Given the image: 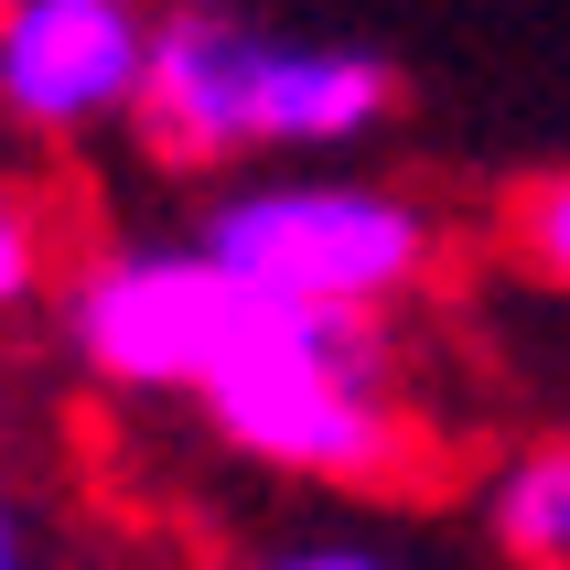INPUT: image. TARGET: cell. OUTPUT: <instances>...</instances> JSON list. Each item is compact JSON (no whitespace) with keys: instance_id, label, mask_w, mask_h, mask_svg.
Segmentation results:
<instances>
[{"instance_id":"3957f363","label":"cell","mask_w":570,"mask_h":570,"mask_svg":"<svg viewBox=\"0 0 570 570\" xmlns=\"http://www.w3.org/2000/svg\"><path fill=\"white\" fill-rule=\"evenodd\" d=\"M194 248L216 258L248 302L291 313H399L442 269L431 205L377 173H281V184H226L194 226Z\"/></svg>"},{"instance_id":"5b68a950","label":"cell","mask_w":570,"mask_h":570,"mask_svg":"<svg viewBox=\"0 0 570 570\" xmlns=\"http://www.w3.org/2000/svg\"><path fill=\"white\" fill-rule=\"evenodd\" d=\"M151 65V0H0V119L22 140H97Z\"/></svg>"},{"instance_id":"52a82bcc","label":"cell","mask_w":570,"mask_h":570,"mask_svg":"<svg viewBox=\"0 0 570 570\" xmlns=\"http://www.w3.org/2000/svg\"><path fill=\"white\" fill-rule=\"evenodd\" d=\"M43 269H55V237H43V205H32V184L0 161V313H22L32 291H43Z\"/></svg>"},{"instance_id":"277c9868","label":"cell","mask_w":570,"mask_h":570,"mask_svg":"<svg viewBox=\"0 0 570 570\" xmlns=\"http://www.w3.org/2000/svg\"><path fill=\"white\" fill-rule=\"evenodd\" d=\"M237 313H248V291L226 281L194 237H129V248H108L87 281L65 291L76 355L108 387H129V399H173V387L194 399V377L237 334Z\"/></svg>"},{"instance_id":"6da1fadb","label":"cell","mask_w":570,"mask_h":570,"mask_svg":"<svg viewBox=\"0 0 570 570\" xmlns=\"http://www.w3.org/2000/svg\"><path fill=\"white\" fill-rule=\"evenodd\" d=\"M399 119V76L366 43L269 32L248 11L184 0L151 11V65L129 97V129L173 173H237V161H334Z\"/></svg>"},{"instance_id":"ba28073f","label":"cell","mask_w":570,"mask_h":570,"mask_svg":"<svg viewBox=\"0 0 570 570\" xmlns=\"http://www.w3.org/2000/svg\"><path fill=\"white\" fill-rule=\"evenodd\" d=\"M226 570H420L410 549H377V539H281V549H248Z\"/></svg>"},{"instance_id":"7a4b0ae2","label":"cell","mask_w":570,"mask_h":570,"mask_svg":"<svg viewBox=\"0 0 570 570\" xmlns=\"http://www.w3.org/2000/svg\"><path fill=\"white\" fill-rule=\"evenodd\" d=\"M205 420L226 452H248L291 484H334V495H387L431 463V420H420L377 313H291L248 302L216 366L194 377Z\"/></svg>"},{"instance_id":"8992f818","label":"cell","mask_w":570,"mask_h":570,"mask_svg":"<svg viewBox=\"0 0 570 570\" xmlns=\"http://www.w3.org/2000/svg\"><path fill=\"white\" fill-rule=\"evenodd\" d=\"M484 539L507 570H570V452L528 442L484 474Z\"/></svg>"},{"instance_id":"9c48e42d","label":"cell","mask_w":570,"mask_h":570,"mask_svg":"<svg viewBox=\"0 0 570 570\" xmlns=\"http://www.w3.org/2000/svg\"><path fill=\"white\" fill-rule=\"evenodd\" d=\"M517 258H528L539 281H560V269H570V184H560V173H539L528 205H517Z\"/></svg>"},{"instance_id":"30bf717a","label":"cell","mask_w":570,"mask_h":570,"mask_svg":"<svg viewBox=\"0 0 570 570\" xmlns=\"http://www.w3.org/2000/svg\"><path fill=\"white\" fill-rule=\"evenodd\" d=\"M0 570H43V560H32V517L11 507V495H0Z\"/></svg>"}]
</instances>
